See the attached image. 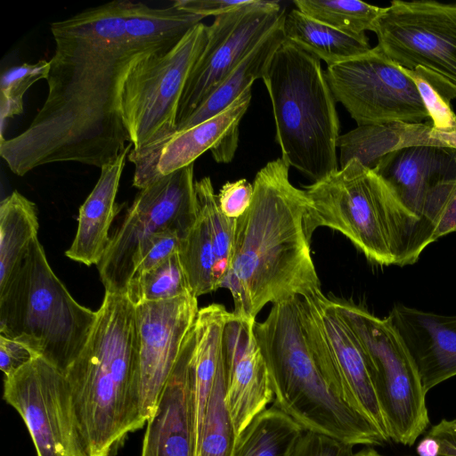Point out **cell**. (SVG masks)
Masks as SVG:
<instances>
[{
  "instance_id": "obj_1",
  "label": "cell",
  "mask_w": 456,
  "mask_h": 456,
  "mask_svg": "<svg viewBox=\"0 0 456 456\" xmlns=\"http://www.w3.org/2000/svg\"><path fill=\"white\" fill-rule=\"evenodd\" d=\"M50 28L45 101L22 133L0 142L1 158L19 176L56 162L101 168L114 160L131 142L119 111L124 77L137 58L159 51L102 41L68 19Z\"/></svg>"
},
{
  "instance_id": "obj_2",
  "label": "cell",
  "mask_w": 456,
  "mask_h": 456,
  "mask_svg": "<svg viewBox=\"0 0 456 456\" xmlns=\"http://www.w3.org/2000/svg\"><path fill=\"white\" fill-rule=\"evenodd\" d=\"M289 166L272 160L256 175L253 198L237 219L234 246L221 288L233 314L255 319L263 307L321 290L305 229L308 199L289 181Z\"/></svg>"
},
{
  "instance_id": "obj_3",
  "label": "cell",
  "mask_w": 456,
  "mask_h": 456,
  "mask_svg": "<svg viewBox=\"0 0 456 456\" xmlns=\"http://www.w3.org/2000/svg\"><path fill=\"white\" fill-rule=\"evenodd\" d=\"M254 333L265 359L273 403L305 431L354 445L388 442L346 401L332 353L308 297L273 305Z\"/></svg>"
},
{
  "instance_id": "obj_4",
  "label": "cell",
  "mask_w": 456,
  "mask_h": 456,
  "mask_svg": "<svg viewBox=\"0 0 456 456\" xmlns=\"http://www.w3.org/2000/svg\"><path fill=\"white\" fill-rule=\"evenodd\" d=\"M88 340L64 373L86 456H116L147 420L141 406L134 305L105 291Z\"/></svg>"
},
{
  "instance_id": "obj_5",
  "label": "cell",
  "mask_w": 456,
  "mask_h": 456,
  "mask_svg": "<svg viewBox=\"0 0 456 456\" xmlns=\"http://www.w3.org/2000/svg\"><path fill=\"white\" fill-rule=\"evenodd\" d=\"M304 191L308 236L322 226L336 230L375 264L412 265L435 241L433 228L412 214L379 175L357 159Z\"/></svg>"
},
{
  "instance_id": "obj_6",
  "label": "cell",
  "mask_w": 456,
  "mask_h": 456,
  "mask_svg": "<svg viewBox=\"0 0 456 456\" xmlns=\"http://www.w3.org/2000/svg\"><path fill=\"white\" fill-rule=\"evenodd\" d=\"M262 80L281 159L314 183L338 171L339 120L321 61L284 40Z\"/></svg>"
},
{
  "instance_id": "obj_7",
  "label": "cell",
  "mask_w": 456,
  "mask_h": 456,
  "mask_svg": "<svg viewBox=\"0 0 456 456\" xmlns=\"http://www.w3.org/2000/svg\"><path fill=\"white\" fill-rule=\"evenodd\" d=\"M96 317L55 275L37 237L0 287V335L63 374L85 347Z\"/></svg>"
},
{
  "instance_id": "obj_8",
  "label": "cell",
  "mask_w": 456,
  "mask_h": 456,
  "mask_svg": "<svg viewBox=\"0 0 456 456\" xmlns=\"http://www.w3.org/2000/svg\"><path fill=\"white\" fill-rule=\"evenodd\" d=\"M208 26L191 28L173 47L137 58L121 84L119 111L133 149V185L140 190L161 175L160 153L175 134L179 102L190 73L202 53Z\"/></svg>"
},
{
  "instance_id": "obj_9",
  "label": "cell",
  "mask_w": 456,
  "mask_h": 456,
  "mask_svg": "<svg viewBox=\"0 0 456 456\" xmlns=\"http://www.w3.org/2000/svg\"><path fill=\"white\" fill-rule=\"evenodd\" d=\"M334 305L360 340L370 364L389 440L412 445L429 424L417 367L388 320L347 300Z\"/></svg>"
},
{
  "instance_id": "obj_10",
  "label": "cell",
  "mask_w": 456,
  "mask_h": 456,
  "mask_svg": "<svg viewBox=\"0 0 456 456\" xmlns=\"http://www.w3.org/2000/svg\"><path fill=\"white\" fill-rule=\"evenodd\" d=\"M194 163L160 175L140 190L97 265L105 291L126 295L140 256L156 234L183 240L198 216Z\"/></svg>"
},
{
  "instance_id": "obj_11",
  "label": "cell",
  "mask_w": 456,
  "mask_h": 456,
  "mask_svg": "<svg viewBox=\"0 0 456 456\" xmlns=\"http://www.w3.org/2000/svg\"><path fill=\"white\" fill-rule=\"evenodd\" d=\"M324 74L336 102L358 126L419 124L428 118L415 84L378 45L328 66Z\"/></svg>"
},
{
  "instance_id": "obj_12",
  "label": "cell",
  "mask_w": 456,
  "mask_h": 456,
  "mask_svg": "<svg viewBox=\"0 0 456 456\" xmlns=\"http://www.w3.org/2000/svg\"><path fill=\"white\" fill-rule=\"evenodd\" d=\"M373 32L395 64L422 68L456 91V3L394 0Z\"/></svg>"
},
{
  "instance_id": "obj_13",
  "label": "cell",
  "mask_w": 456,
  "mask_h": 456,
  "mask_svg": "<svg viewBox=\"0 0 456 456\" xmlns=\"http://www.w3.org/2000/svg\"><path fill=\"white\" fill-rule=\"evenodd\" d=\"M4 399L25 422L37 456H86L65 375L40 356L4 379Z\"/></svg>"
},
{
  "instance_id": "obj_14",
  "label": "cell",
  "mask_w": 456,
  "mask_h": 456,
  "mask_svg": "<svg viewBox=\"0 0 456 456\" xmlns=\"http://www.w3.org/2000/svg\"><path fill=\"white\" fill-rule=\"evenodd\" d=\"M284 15V10L276 1L248 0L215 17L208 26L206 46L185 84L176 126L210 95Z\"/></svg>"
},
{
  "instance_id": "obj_15",
  "label": "cell",
  "mask_w": 456,
  "mask_h": 456,
  "mask_svg": "<svg viewBox=\"0 0 456 456\" xmlns=\"http://www.w3.org/2000/svg\"><path fill=\"white\" fill-rule=\"evenodd\" d=\"M199 312L191 293L134 305L141 406L151 419Z\"/></svg>"
},
{
  "instance_id": "obj_16",
  "label": "cell",
  "mask_w": 456,
  "mask_h": 456,
  "mask_svg": "<svg viewBox=\"0 0 456 456\" xmlns=\"http://www.w3.org/2000/svg\"><path fill=\"white\" fill-rule=\"evenodd\" d=\"M255 322L229 312L223 332L226 401L237 436L273 401L268 370L254 333Z\"/></svg>"
},
{
  "instance_id": "obj_17",
  "label": "cell",
  "mask_w": 456,
  "mask_h": 456,
  "mask_svg": "<svg viewBox=\"0 0 456 456\" xmlns=\"http://www.w3.org/2000/svg\"><path fill=\"white\" fill-rule=\"evenodd\" d=\"M312 302L332 353L347 403L373 423L389 441L368 356L357 336L322 290Z\"/></svg>"
},
{
  "instance_id": "obj_18",
  "label": "cell",
  "mask_w": 456,
  "mask_h": 456,
  "mask_svg": "<svg viewBox=\"0 0 456 456\" xmlns=\"http://www.w3.org/2000/svg\"><path fill=\"white\" fill-rule=\"evenodd\" d=\"M194 324L159 396L153 416L148 419L154 440L155 456H196L197 418L192 356Z\"/></svg>"
},
{
  "instance_id": "obj_19",
  "label": "cell",
  "mask_w": 456,
  "mask_h": 456,
  "mask_svg": "<svg viewBox=\"0 0 456 456\" xmlns=\"http://www.w3.org/2000/svg\"><path fill=\"white\" fill-rule=\"evenodd\" d=\"M387 319L407 347L427 393L456 376V315L397 304Z\"/></svg>"
},
{
  "instance_id": "obj_20",
  "label": "cell",
  "mask_w": 456,
  "mask_h": 456,
  "mask_svg": "<svg viewBox=\"0 0 456 456\" xmlns=\"http://www.w3.org/2000/svg\"><path fill=\"white\" fill-rule=\"evenodd\" d=\"M373 170L412 214L426 222L424 210L430 190L439 182L456 178V150L436 146L402 148L384 156Z\"/></svg>"
},
{
  "instance_id": "obj_21",
  "label": "cell",
  "mask_w": 456,
  "mask_h": 456,
  "mask_svg": "<svg viewBox=\"0 0 456 456\" xmlns=\"http://www.w3.org/2000/svg\"><path fill=\"white\" fill-rule=\"evenodd\" d=\"M251 88L217 115L175 133L160 153L159 173L165 175L189 166L207 151H211L218 163L231 162L238 147L239 125L251 101Z\"/></svg>"
},
{
  "instance_id": "obj_22",
  "label": "cell",
  "mask_w": 456,
  "mask_h": 456,
  "mask_svg": "<svg viewBox=\"0 0 456 456\" xmlns=\"http://www.w3.org/2000/svg\"><path fill=\"white\" fill-rule=\"evenodd\" d=\"M133 144L128 143L111 162L102 166L100 177L79 208L77 229L66 256L86 265H98L110 243V227L118 212L116 196L126 159Z\"/></svg>"
},
{
  "instance_id": "obj_23",
  "label": "cell",
  "mask_w": 456,
  "mask_h": 456,
  "mask_svg": "<svg viewBox=\"0 0 456 456\" xmlns=\"http://www.w3.org/2000/svg\"><path fill=\"white\" fill-rule=\"evenodd\" d=\"M283 19L240 61L210 95L181 124L175 133L191 128L224 110L256 79H262L273 54L285 40Z\"/></svg>"
},
{
  "instance_id": "obj_24",
  "label": "cell",
  "mask_w": 456,
  "mask_h": 456,
  "mask_svg": "<svg viewBox=\"0 0 456 456\" xmlns=\"http://www.w3.org/2000/svg\"><path fill=\"white\" fill-rule=\"evenodd\" d=\"M431 128L432 124L427 123L357 126L338 139L339 167L351 159H357L374 169L390 152L411 146H431Z\"/></svg>"
},
{
  "instance_id": "obj_25",
  "label": "cell",
  "mask_w": 456,
  "mask_h": 456,
  "mask_svg": "<svg viewBox=\"0 0 456 456\" xmlns=\"http://www.w3.org/2000/svg\"><path fill=\"white\" fill-rule=\"evenodd\" d=\"M282 29L285 40L328 66L341 63L368 53L366 34L351 35L327 26L297 10L285 13Z\"/></svg>"
},
{
  "instance_id": "obj_26",
  "label": "cell",
  "mask_w": 456,
  "mask_h": 456,
  "mask_svg": "<svg viewBox=\"0 0 456 456\" xmlns=\"http://www.w3.org/2000/svg\"><path fill=\"white\" fill-rule=\"evenodd\" d=\"M305 432L298 422L273 405L238 435L232 456H291Z\"/></svg>"
},
{
  "instance_id": "obj_27",
  "label": "cell",
  "mask_w": 456,
  "mask_h": 456,
  "mask_svg": "<svg viewBox=\"0 0 456 456\" xmlns=\"http://www.w3.org/2000/svg\"><path fill=\"white\" fill-rule=\"evenodd\" d=\"M34 202L17 191L0 203V287L4 286L37 237Z\"/></svg>"
},
{
  "instance_id": "obj_28",
  "label": "cell",
  "mask_w": 456,
  "mask_h": 456,
  "mask_svg": "<svg viewBox=\"0 0 456 456\" xmlns=\"http://www.w3.org/2000/svg\"><path fill=\"white\" fill-rule=\"evenodd\" d=\"M178 254L193 296L198 297L219 289L212 236L207 217L199 206L197 219L182 240Z\"/></svg>"
},
{
  "instance_id": "obj_29",
  "label": "cell",
  "mask_w": 456,
  "mask_h": 456,
  "mask_svg": "<svg viewBox=\"0 0 456 456\" xmlns=\"http://www.w3.org/2000/svg\"><path fill=\"white\" fill-rule=\"evenodd\" d=\"M237 436L226 401V373L224 363L197 429L196 456H232Z\"/></svg>"
},
{
  "instance_id": "obj_30",
  "label": "cell",
  "mask_w": 456,
  "mask_h": 456,
  "mask_svg": "<svg viewBox=\"0 0 456 456\" xmlns=\"http://www.w3.org/2000/svg\"><path fill=\"white\" fill-rule=\"evenodd\" d=\"M294 4L305 15L351 35L373 32L386 8L358 0H296Z\"/></svg>"
},
{
  "instance_id": "obj_31",
  "label": "cell",
  "mask_w": 456,
  "mask_h": 456,
  "mask_svg": "<svg viewBox=\"0 0 456 456\" xmlns=\"http://www.w3.org/2000/svg\"><path fill=\"white\" fill-rule=\"evenodd\" d=\"M189 293L188 281L176 253L159 265L134 275L126 295L136 305L173 299Z\"/></svg>"
},
{
  "instance_id": "obj_32",
  "label": "cell",
  "mask_w": 456,
  "mask_h": 456,
  "mask_svg": "<svg viewBox=\"0 0 456 456\" xmlns=\"http://www.w3.org/2000/svg\"><path fill=\"white\" fill-rule=\"evenodd\" d=\"M199 208L204 212L212 236L217 262L219 289L225 277L232 256L237 219L229 218L219 208L217 194L215 193L210 177L205 176L195 182Z\"/></svg>"
},
{
  "instance_id": "obj_33",
  "label": "cell",
  "mask_w": 456,
  "mask_h": 456,
  "mask_svg": "<svg viewBox=\"0 0 456 456\" xmlns=\"http://www.w3.org/2000/svg\"><path fill=\"white\" fill-rule=\"evenodd\" d=\"M51 69L50 61L23 63L4 72L0 83V142L9 119L23 112L26 92L40 79H46Z\"/></svg>"
},
{
  "instance_id": "obj_34",
  "label": "cell",
  "mask_w": 456,
  "mask_h": 456,
  "mask_svg": "<svg viewBox=\"0 0 456 456\" xmlns=\"http://www.w3.org/2000/svg\"><path fill=\"white\" fill-rule=\"evenodd\" d=\"M400 68L415 84L432 126L440 131H456V114L450 103L456 91L422 68Z\"/></svg>"
},
{
  "instance_id": "obj_35",
  "label": "cell",
  "mask_w": 456,
  "mask_h": 456,
  "mask_svg": "<svg viewBox=\"0 0 456 456\" xmlns=\"http://www.w3.org/2000/svg\"><path fill=\"white\" fill-rule=\"evenodd\" d=\"M424 220L432 226L435 241L456 232V178L439 182L430 190Z\"/></svg>"
},
{
  "instance_id": "obj_36",
  "label": "cell",
  "mask_w": 456,
  "mask_h": 456,
  "mask_svg": "<svg viewBox=\"0 0 456 456\" xmlns=\"http://www.w3.org/2000/svg\"><path fill=\"white\" fill-rule=\"evenodd\" d=\"M419 456H456V419L433 426L417 446Z\"/></svg>"
},
{
  "instance_id": "obj_37",
  "label": "cell",
  "mask_w": 456,
  "mask_h": 456,
  "mask_svg": "<svg viewBox=\"0 0 456 456\" xmlns=\"http://www.w3.org/2000/svg\"><path fill=\"white\" fill-rule=\"evenodd\" d=\"M181 241L179 235L172 231L154 235L144 248L134 276L159 265L171 256L179 253Z\"/></svg>"
},
{
  "instance_id": "obj_38",
  "label": "cell",
  "mask_w": 456,
  "mask_h": 456,
  "mask_svg": "<svg viewBox=\"0 0 456 456\" xmlns=\"http://www.w3.org/2000/svg\"><path fill=\"white\" fill-rule=\"evenodd\" d=\"M253 192V184L245 178L225 183L217 194L221 211L229 218L238 219L249 208Z\"/></svg>"
},
{
  "instance_id": "obj_39",
  "label": "cell",
  "mask_w": 456,
  "mask_h": 456,
  "mask_svg": "<svg viewBox=\"0 0 456 456\" xmlns=\"http://www.w3.org/2000/svg\"><path fill=\"white\" fill-rule=\"evenodd\" d=\"M352 448L329 436L305 431L291 456H350Z\"/></svg>"
},
{
  "instance_id": "obj_40",
  "label": "cell",
  "mask_w": 456,
  "mask_h": 456,
  "mask_svg": "<svg viewBox=\"0 0 456 456\" xmlns=\"http://www.w3.org/2000/svg\"><path fill=\"white\" fill-rule=\"evenodd\" d=\"M37 356L23 344L0 335V369L5 378L14 374Z\"/></svg>"
},
{
  "instance_id": "obj_41",
  "label": "cell",
  "mask_w": 456,
  "mask_h": 456,
  "mask_svg": "<svg viewBox=\"0 0 456 456\" xmlns=\"http://www.w3.org/2000/svg\"><path fill=\"white\" fill-rule=\"evenodd\" d=\"M247 2L248 0H176L173 3L183 11L206 18L219 16Z\"/></svg>"
},
{
  "instance_id": "obj_42",
  "label": "cell",
  "mask_w": 456,
  "mask_h": 456,
  "mask_svg": "<svg viewBox=\"0 0 456 456\" xmlns=\"http://www.w3.org/2000/svg\"><path fill=\"white\" fill-rule=\"evenodd\" d=\"M429 136L432 146L456 150V131H440L432 126Z\"/></svg>"
},
{
  "instance_id": "obj_43",
  "label": "cell",
  "mask_w": 456,
  "mask_h": 456,
  "mask_svg": "<svg viewBox=\"0 0 456 456\" xmlns=\"http://www.w3.org/2000/svg\"><path fill=\"white\" fill-rule=\"evenodd\" d=\"M142 456H155L154 440L151 428L146 424Z\"/></svg>"
},
{
  "instance_id": "obj_44",
  "label": "cell",
  "mask_w": 456,
  "mask_h": 456,
  "mask_svg": "<svg viewBox=\"0 0 456 456\" xmlns=\"http://www.w3.org/2000/svg\"><path fill=\"white\" fill-rule=\"evenodd\" d=\"M350 456H384L373 448H367L352 453Z\"/></svg>"
}]
</instances>
